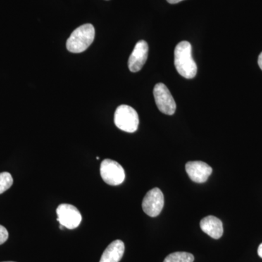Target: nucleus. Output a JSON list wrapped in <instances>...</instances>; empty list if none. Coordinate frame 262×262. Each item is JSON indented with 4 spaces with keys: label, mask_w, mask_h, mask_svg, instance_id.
<instances>
[{
    "label": "nucleus",
    "mask_w": 262,
    "mask_h": 262,
    "mask_svg": "<svg viewBox=\"0 0 262 262\" xmlns=\"http://www.w3.org/2000/svg\"><path fill=\"white\" fill-rule=\"evenodd\" d=\"M174 64L179 75L184 78L195 77L198 67L192 58V46L187 41L179 42L174 50Z\"/></svg>",
    "instance_id": "obj_1"
},
{
    "label": "nucleus",
    "mask_w": 262,
    "mask_h": 262,
    "mask_svg": "<svg viewBox=\"0 0 262 262\" xmlns=\"http://www.w3.org/2000/svg\"><path fill=\"white\" fill-rule=\"evenodd\" d=\"M95 29L92 24L80 26L72 33L67 42V48L73 53H80L88 49L94 42Z\"/></svg>",
    "instance_id": "obj_2"
},
{
    "label": "nucleus",
    "mask_w": 262,
    "mask_h": 262,
    "mask_svg": "<svg viewBox=\"0 0 262 262\" xmlns=\"http://www.w3.org/2000/svg\"><path fill=\"white\" fill-rule=\"evenodd\" d=\"M115 124L119 129L125 132H136L139 127V115L131 106L121 105L115 111Z\"/></svg>",
    "instance_id": "obj_3"
},
{
    "label": "nucleus",
    "mask_w": 262,
    "mask_h": 262,
    "mask_svg": "<svg viewBox=\"0 0 262 262\" xmlns=\"http://www.w3.org/2000/svg\"><path fill=\"white\" fill-rule=\"evenodd\" d=\"M100 173L101 178L108 185H120L125 178L123 168L113 160L106 159L102 161L100 167Z\"/></svg>",
    "instance_id": "obj_4"
},
{
    "label": "nucleus",
    "mask_w": 262,
    "mask_h": 262,
    "mask_svg": "<svg viewBox=\"0 0 262 262\" xmlns=\"http://www.w3.org/2000/svg\"><path fill=\"white\" fill-rule=\"evenodd\" d=\"M153 94L157 106L161 113L168 115H173L175 113L177 110L175 100L165 84H157Z\"/></svg>",
    "instance_id": "obj_5"
},
{
    "label": "nucleus",
    "mask_w": 262,
    "mask_h": 262,
    "mask_svg": "<svg viewBox=\"0 0 262 262\" xmlns=\"http://www.w3.org/2000/svg\"><path fill=\"white\" fill-rule=\"evenodd\" d=\"M57 221L60 225L70 229L77 228L82 222V215L75 206L71 204H61L57 208Z\"/></svg>",
    "instance_id": "obj_6"
},
{
    "label": "nucleus",
    "mask_w": 262,
    "mask_h": 262,
    "mask_svg": "<svg viewBox=\"0 0 262 262\" xmlns=\"http://www.w3.org/2000/svg\"><path fill=\"white\" fill-rule=\"evenodd\" d=\"M164 206V195L159 188H154L146 193L142 202L144 213L149 216L156 217L160 215Z\"/></svg>",
    "instance_id": "obj_7"
},
{
    "label": "nucleus",
    "mask_w": 262,
    "mask_h": 262,
    "mask_svg": "<svg viewBox=\"0 0 262 262\" xmlns=\"http://www.w3.org/2000/svg\"><path fill=\"white\" fill-rule=\"evenodd\" d=\"M186 171L191 180L201 184L208 180L213 169L204 162L191 161L186 164Z\"/></svg>",
    "instance_id": "obj_8"
},
{
    "label": "nucleus",
    "mask_w": 262,
    "mask_h": 262,
    "mask_svg": "<svg viewBox=\"0 0 262 262\" xmlns=\"http://www.w3.org/2000/svg\"><path fill=\"white\" fill-rule=\"evenodd\" d=\"M149 46L144 40L139 41L128 59V68L130 72H137L144 67L147 60Z\"/></svg>",
    "instance_id": "obj_9"
},
{
    "label": "nucleus",
    "mask_w": 262,
    "mask_h": 262,
    "mask_svg": "<svg viewBox=\"0 0 262 262\" xmlns=\"http://www.w3.org/2000/svg\"><path fill=\"white\" fill-rule=\"evenodd\" d=\"M200 225L202 230L212 238L220 239L223 235V224L220 219L213 215H208L203 218Z\"/></svg>",
    "instance_id": "obj_10"
},
{
    "label": "nucleus",
    "mask_w": 262,
    "mask_h": 262,
    "mask_svg": "<svg viewBox=\"0 0 262 262\" xmlns=\"http://www.w3.org/2000/svg\"><path fill=\"white\" fill-rule=\"evenodd\" d=\"M125 252V244L120 239L113 241L103 251L100 262H119Z\"/></svg>",
    "instance_id": "obj_11"
},
{
    "label": "nucleus",
    "mask_w": 262,
    "mask_h": 262,
    "mask_svg": "<svg viewBox=\"0 0 262 262\" xmlns=\"http://www.w3.org/2000/svg\"><path fill=\"white\" fill-rule=\"evenodd\" d=\"M194 256L187 252H175L168 255L163 262H193Z\"/></svg>",
    "instance_id": "obj_12"
},
{
    "label": "nucleus",
    "mask_w": 262,
    "mask_h": 262,
    "mask_svg": "<svg viewBox=\"0 0 262 262\" xmlns=\"http://www.w3.org/2000/svg\"><path fill=\"white\" fill-rule=\"evenodd\" d=\"M13 184V179L11 174L8 172L0 173V194L9 189Z\"/></svg>",
    "instance_id": "obj_13"
},
{
    "label": "nucleus",
    "mask_w": 262,
    "mask_h": 262,
    "mask_svg": "<svg viewBox=\"0 0 262 262\" xmlns=\"http://www.w3.org/2000/svg\"><path fill=\"white\" fill-rule=\"evenodd\" d=\"M8 238V232L5 227L0 225V245L6 242Z\"/></svg>",
    "instance_id": "obj_14"
},
{
    "label": "nucleus",
    "mask_w": 262,
    "mask_h": 262,
    "mask_svg": "<svg viewBox=\"0 0 262 262\" xmlns=\"http://www.w3.org/2000/svg\"><path fill=\"white\" fill-rule=\"evenodd\" d=\"M258 66H259L260 69L262 70V52L261 54L259 55V56H258Z\"/></svg>",
    "instance_id": "obj_15"
},
{
    "label": "nucleus",
    "mask_w": 262,
    "mask_h": 262,
    "mask_svg": "<svg viewBox=\"0 0 262 262\" xmlns=\"http://www.w3.org/2000/svg\"><path fill=\"white\" fill-rule=\"evenodd\" d=\"M183 0H167V2L170 3V4H177V3H180Z\"/></svg>",
    "instance_id": "obj_16"
},
{
    "label": "nucleus",
    "mask_w": 262,
    "mask_h": 262,
    "mask_svg": "<svg viewBox=\"0 0 262 262\" xmlns=\"http://www.w3.org/2000/svg\"><path fill=\"white\" fill-rule=\"evenodd\" d=\"M258 254L262 258V244L260 245L258 248Z\"/></svg>",
    "instance_id": "obj_17"
},
{
    "label": "nucleus",
    "mask_w": 262,
    "mask_h": 262,
    "mask_svg": "<svg viewBox=\"0 0 262 262\" xmlns=\"http://www.w3.org/2000/svg\"><path fill=\"white\" fill-rule=\"evenodd\" d=\"M96 159L99 160V157H96Z\"/></svg>",
    "instance_id": "obj_18"
},
{
    "label": "nucleus",
    "mask_w": 262,
    "mask_h": 262,
    "mask_svg": "<svg viewBox=\"0 0 262 262\" xmlns=\"http://www.w3.org/2000/svg\"><path fill=\"white\" fill-rule=\"evenodd\" d=\"M5 262H14V261H5Z\"/></svg>",
    "instance_id": "obj_19"
}]
</instances>
